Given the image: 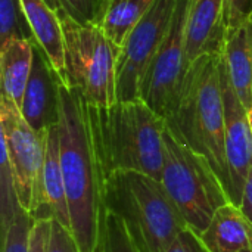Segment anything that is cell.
Wrapping results in <instances>:
<instances>
[{
  "label": "cell",
  "mask_w": 252,
  "mask_h": 252,
  "mask_svg": "<svg viewBox=\"0 0 252 252\" xmlns=\"http://www.w3.org/2000/svg\"><path fill=\"white\" fill-rule=\"evenodd\" d=\"M58 134L72 233L80 251L94 252L103 214V174L94 151L87 103L62 80Z\"/></svg>",
  "instance_id": "1"
},
{
  "label": "cell",
  "mask_w": 252,
  "mask_h": 252,
  "mask_svg": "<svg viewBox=\"0 0 252 252\" xmlns=\"http://www.w3.org/2000/svg\"><path fill=\"white\" fill-rule=\"evenodd\" d=\"M165 126L180 143L208 159L230 196L221 52L201 56L189 65Z\"/></svg>",
  "instance_id": "2"
},
{
  "label": "cell",
  "mask_w": 252,
  "mask_h": 252,
  "mask_svg": "<svg viewBox=\"0 0 252 252\" xmlns=\"http://www.w3.org/2000/svg\"><path fill=\"white\" fill-rule=\"evenodd\" d=\"M87 108L103 182L117 171H137L161 182L165 120L142 99Z\"/></svg>",
  "instance_id": "3"
},
{
  "label": "cell",
  "mask_w": 252,
  "mask_h": 252,
  "mask_svg": "<svg viewBox=\"0 0 252 252\" xmlns=\"http://www.w3.org/2000/svg\"><path fill=\"white\" fill-rule=\"evenodd\" d=\"M103 208L123 221L140 252H165L189 229L164 185L137 171H117L105 179Z\"/></svg>",
  "instance_id": "4"
},
{
  "label": "cell",
  "mask_w": 252,
  "mask_h": 252,
  "mask_svg": "<svg viewBox=\"0 0 252 252\" xmlns=\"http://www.w3.org/2000/svg\"><path fill=\"white\" fill-rule=\"evenodd\" d=\"M161 183L188 226L198 235L208 227L220 207L232 202L208 159L180 143L168 128L164 134Z\"/></svg>",
  "instance_id": "5"
},
{
  "label": "cell",
  "mask_w": 252,
  "mask_h": 252,
  "mask_svg": "<svg viewBox=\"0 0 252 252\" xmlns=\"http://www.w3.org/2000/svg\"><path fill=\"white\" fill-rule=\"evenodd\" d=\"M65 41V80L87 105L109 108L117 100V56L97 24H83L65 12H59Z\"/></svg>",
  "instance_id": "6"
},
{
  "label": "cell",
  "mask_w": 252,
  "mask_h": 252,
  "mask_svg": "<svg viewBox=\"0 0 252 252\" xmlns=\"http://www.w3.org/2000/svg\"><path fill=\"white\" fill-rule=\"evenodd\" d=\"M47 131L34 130L24 118L19 106L1 93V146L9 157L19 204L32 220H37L41 211V176Z\"/></svg>",
  "instance_id": "7"
},
{
  "label": "cell",
  "mask_w": 252,
  "mask_h": 252,
  "mask_svg": "<svg viewBox=\"0 0 252 252\" xmlns=\"http://www.w3.org/2000/svg\"><path fill=\"white\" fill-rule=\"evenodd\" d=\"M179 0H155L127 35L117 56V100L140 99L145 74L159 49Z\"/></svg>",
  "instance_id": "8"
},
{
  "label": "cell",
  "mask_w": 252,
  "mask_h": 252,
  "mask_svg": "<svg viewBox=\"0 0 252 252\" xmlns=\"http://www.w3.org/2000/svg\"><path fill=\"white\" fill-rule=\"evenodd\" d=\"M189 0H179L168 31L140 87V99L165 120L180 92L186 68V24Z\"/></svg>",
  "instance_id": "9"
},
{
  "label": "cell",
  "mask_w": 252,
  "mask_h": 252,
  "mask_svg": "<svg viewBox=\"0 0 252 252\" xmlns=\"http://www.w3.org/2000/svg\"><path fill=\"white\" fill-rule=\"evenodd\" d=\"M221 81L224 99L226 158L230 177V198L239 207L244 185L252 167V131L248 109L238 97L221 56Z\"/></svg>",
  "instance_id": "10"
},
{
  "label": "cell",
  "mask_w": 252,
  "mask_h": 252,
  "mask_svg": "<svg viewBox=\"0 0 252 252\" xmlns=\"http://www.w3.org/2000/svg\"><path fill=\"white\" fill-rule=\"evenodd\" d=\"M61 77L53 69L44 50L34 43L32 68L19 106L27 123L37 131H47L59 121Z\"/></svg>",
  "instance_id": "11"
},
{
  "label": "cell",
  "mask_w": 252,
  "mask_h": 252,
  "mask_svg": "<svg viewBox=\"0 0 252 252\" xmlns=\"http://www.w3.org/2000/svg\"><path fill=\"white\" fill-rule=\"evenodd\" d=\"M224 35V0H189L186 24V68L201 56L220 53Z\"/></svg>",
  "instance_id": "12"
},
{
  "label": "cell",
  "mask_w": 252,
  "mask_h": 252,
  "mask_svg": "<svg viewBox=\"0 0 252 252\" xmlns=\"http://www.w3.org/2000/svg\"><path fill=\"white\" fill-rule=\"evenodd\" d=\"M41 211L37 220H58L61 224L72 230L71 214L68 207L66 189L61 167L59 134L58 126L49 128L46 139L44 165L41 176Z\"/></svg>",
  "instance_id": "13"
},
{
  "label": "cell",
  "mask_w": 252,
  "mask_h": 252,
  "mask_svg": "<svg viewBox=\"0 0 252 252\" xmlns=\"http://www.w3.org/2000/svg\"><path fill=\"white\" fill-rule=\"evenodd\" d=\"M221 56L238 97L250 109L252 103V21L226 30Z\"/></svg>",
  "instance_id": "14"
},
{
  "label": "cell",
  "mask_w": 252,
  "mask_h": 252,
  "mask_svg": "<svg viewBox=\"0 0 252 252\" xmlns=\"http://www.w3.org/2000/svg\"><path fill=\"white\" fill-rule=\"evenodd\" d=\"M199 238L208 252L252 251V223L238 205L229 202L216 211Z\"/></svg>",
  "instance_id": "15"
},
{
  "label": "cell",
  "mask_w": 252,
  "mask_h": 252,
  "mask_svg": "<svg viewBox=\"0 0 252 252\" xmlns=\"http://www.w3.org/2000/svg\"><path fill=\"white\" fill-rule=\"evenodd\" d=\"M34 43L47 55L53 69L61 80H65V41L59 12L52 9L46 0H21Z\"/></svg>",
  "instance_id": "16"
},
{
  "label": "cell",
  "mask_w": 252,
  "mask_h": 252,
  "mask_svg": "<svg viewBox=\"0 0 252 252\" xmlns=\"http://www.w3.org/2000/svg\"><path fill=\"white\" fill-rule=\"evenodd\" d=\"M34 59V41L13 38L0 46L1 93L21 106Z\"/></svg>",
  "instance_id": "17"
},
{
  "label": "cell",
  "mask_w": 252,
  "mask_h": 252,
  "mask_svg": "<svg viewBox=\"0 0 252 252\" xmlns=\"http://www.w3.org/2000/svg\"><path fill=\"white\" fill-rule=\"evenodd\" d=\"M154 1L155 0H103L97 25L103 30L111 43L120 49Z\"/></svg>",
  "instance_id": "18"
},
{
  "label": "cell",
  "mask_w": 252,
  "mask_h": 252,
  "mask_svg": "<svg viewBox=\"0 0 252 252\" xmlns=\"http://www.w3.org/2000/svg\"><path fill=\"white\" fill-rule=\"evenodd\" d=\"M13 38L34 41L21 0H0V46Z\"/></svg>",
  "instance_id": "19"
},
{
  "label": "cell",
  "mask_w": 252,
  "mask_h": 252,
  "mask_svg": "<svg viewBox=\"0 0 252 252\" xmlns=\"http://www.w3.org/2000/svg\"><path fill=\"white\" fill-rule=\"evenodd\" d=\"M94 252H140L127 233L123 221L103 208L102 223Z\"/></svg>",
  "instance_id": "20"
},
{
  "label": "cell",
  "mask_w": 252,
  "mask_h": 252,
  "mask_svg": "<svg viewBox=\"0 0 252 252\" xmlns=\"http://www.w3.org/2000/svg\"><path fill=\"white\" fill-rule=\"evenodd\" d=\"M21 204L18 199L15 177L12 173V167L9 162V157L6 149L1 146L0 157V221H1V236L7 232L9 226L15 220L18 211L21 210Z\"/></svg>",
  "instance_id": "21"
},
{
  "label": "cell",
  "mask_w": 252,
  "mask_h": 252,
  "mask_svg": "<svg viewBox=\"0 0 252 252\" xmlns=\"http://www.w3.org/2000/svg\"><path fill=\"white\" fill-rule=\"evenodd\" d=\"M31 216L21 208L9 226L7 232L1 236L3 241V250L1 252H28L30 245V230L32 226Z\"/></svg>",
  "instance_id": "22"
},
{
  "label": "cell",
  "mask_w": 252,
  "mask_h": 252,
  "mask_svg": "<svg viewBox=\"0 0 252 252\" xmlns=\"http://www.w3.org/2000/svg\"><path fill=\"white\" fill-rule=\"evenodd\" d=\"M62 12L83 24H97L103 0H61Z\"/></svg>",
  "instance_id": "23"
},
{
  "label": "cell",
  "mask_w": 252,
  "mask_h": 252,
  "mask_svg": "<svg viewBox=\"0 0 252 252\" xmlns=\"http://www.w3.org/2000/svg\"><path fill=\"white\" fill-rule=\"evenodd\" d=\"M44 252H81L77 239L68 227L61 224L58 220H50L49 238Z\"/></svg>",
  "instance_id": "24"
},
{
  "label": "cell",
  "mask_w": 252,
  "mask_h": 252,
  "mask_svg": "<svg viewBox=\"0 0 252 252\" xmlns=\"http://www.w3.org/2000/svg\"><path fill=\"white\" fill-rule=\"evenodd\" d=\"M252 21V0H224L226 30Z\"/></svg>",
  "instance_id": "25"
},
{
  "label": "cell",
  "mask_w": 252,
  "mask_h": 252,
  "mask_svg": "<svg viewBox=\"0 0 252 252\" xmlns=\"http://www.w3.org/2000/svg\"><path fill=\"white\" fill-rule=\"evenodd\" d=\"M165 252H208L204 247L199 235L193 232L190 227L183 230L176 236L171 245L165 250Z\"/></svg>",
  "instance_id": "26"
},
{
  "label": "cell",
  "mask_w": 252,
  "mask_h": 252,
  "mask_svg": "<svg viewBox=\"0 0 252 252\" xmlns=\"http://www.w3.org/2000/svg\"><path fill=\"white\" fill-rule=\"evenodd\" d=\"M50 220H34L30 230V245L28 252H44L46 242L49 238Z\"/></svg>",
  "instance_id": "27"
},
{
  "label": "cell",
  "mask_w": 252,
  "mask_h": 252,
  "mask_svg": "<svg viewBox=\"0 0 252 252\" xmlns=\"http://www.w3.org/2000/svg\"><path fill=\"white\" fill-rule=\"evenodd\" d=\"M239 208L245 214V217L252 223V167L250 173H248V176H247L245 185H244Z\"/></svg>",
  "instance_id": "28"
},
{
  "label": "cell",
  "mask_w": 252,
  "mask_h": 252,
  "mask_svg": "<svg viewBox=\"0 0 252 252\" xmlns=\"http://www.w3.org/2000/svg\"><path fill=\"white\" fill-rule=\"evenodd\" d=\"M49 3V6L52 9H55L56 12H61L62 10V4H61V0H46Z\"/></svg>",
  "instance_id": "29"
},
{
  "label": "cell",
  "mask_w": 252,
  "mask_h": 252,
  "mask_svg": "<svg viewBox=\"0 0 252 252\" xmlns=\"http://www.w3.org/2000/svg\"><path fill=\"white\" fill-rule=\"evenodd\" d=\"M248 120H250V126H251V131H252V103H251V108L248 109Z\"/></svg>",
  "instance_id": "30"
},
{
  "label": "cell",
  "mask_w": 252,
  "mask_h": 252,
  "mask_svg": "<svg viewBox=\"0 0 252 252\" xmlns=\"http://www.w3.org/2000/svg\"><path fill=\"white\" fill-rule=\"evenodd\" d=\"M244 252H252V251H244Z\"/></svg>",
  "instance_id": "31"
}]
</instances>
